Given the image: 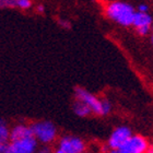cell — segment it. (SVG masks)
<instances>
[{
	"label": "cell",
	"mask_w": 153,
	"mask_h": 153,
	"mask_svg": "<svg viewBox=\"0 0 153 153\" xmlns=\"http://www.w3.org/2000/svg\"><path fill=\"white\" fill-rule=\"evenodd\" d=\"M136 9L126 1H111L105 8L107 18L121 26H131Z\"/></svg>",
	"instance_id": "cell-1"
},
{
	"label": "cell",
	"mask_w": 153,
	"mask_h": 153,
	"mask_svg": "<svg viewBox=\"0 0 153 153\" xmlns=\"http://www.w3.org/2000/svg\"><path fill=\"white\" fill-rule=\"evenodd\" d=\"M33 137L42 143H51L57 137V129L51 121H38L31 126Z\"/></svg>",
	"instance_id": "cell-2"
},
{
	"label": "cell",
	"mask_w": 153,
	"mask_h": 153,
	"mask_svg": "<svg viewBox=\"0 0 153 153\" xmlns=\"http://www.w3.org/2000/svg\"><path fill=\"white\" fill-rule=\"evenodd\" d=\"M150 147L147 138L140 134H131L129 139L117 150V153H147Z\"/></svg>",
	"instance_id": "cell-3"
},
{
	"label": "cell",
	"mask_w": 153,
	"mask_h": 153,
	"mask_svg": "<svg viewBox=\"0 0 153 153\" xmlns=\"http://www.w3.org/2000/svg\"><path fill=\"white\" fill-rule=\"evenodd\" d=\"M37 141L34 137L24 138L20 140L9 141L3 153H35Z\"/></svg>",
	"instance_id": "cell-4"
},
{
	"label": "cell",
	"mask_w": 153,
	"mask_h": 153,
	"mask_svg": "<svg viewBox=\"0 0 153 153\" xmlns=\"http://www.w3.org/2000/svg\"><path fill=\"white\" fill-rule=\"evenodd\" d=\"M74 96H76V100L81 101L89 106L93 114L102 115V100H99L92 93H90L83 88H76Z\"/></svg>",
	"instance_id": "cell-5"
},
{
	"label": "cell",
	"mask_w": 153,
	"mask_h": 153,
	"mask_svg": "<svg viewBox=\"0 0 153 153\" xmlns=\"http://www.w3.org/2000/svg\"><path fill=\"white\" fill-rule=\"evenodd\" d=\"M137 33L141 36L148 35L151 31V25H152V16L148 12H139L136 11L132 20V24Z\"/></svg>",
	"instance_id": "cell-6"
},
{
	"label": "cell",
	"mask_w": 153,
	"mask_h": 153,
	"mask_svg": "<svg viewBox=\"0 0 153 153\" xmlns=\"http://www.w3.org/2000/svg\"><path fill=\"white\" fill-rule=\"evenodd\" d=\"M131 134L132 132L128 127L121 126V127L116 128L108 138V148L111 150L117 151L129 139Z\"/></svg>",
	"instance_id": "cell-7"
},
{
	"label": "cell",
	"mask_w": 153,
	"mask_h": 153,
	"mask_svg": "<svg viewBox=\"0 0 153 153\" xmlns=\"http://www.w3.org/2000/svg\"><path fill=\"white\" fill-rule=\"evenodd\" d=\"M58 148L65 153H83L85 151V143L78 137H64L59 141Z\"/></svg>",
	"instance_id": "cell-8"
},
{
	"label": "cell",
	"mask_w": 153,
	"mask_h": 153,
	"mask_svg": "<svg viewBox=\"0 0 153 153\" xmlns=\"http://www.w3.org/2000/svg\"><path fill=\"white\" fill-rule=\"evenodd\" d=\"M29 137H33L31 126L20 124L14 126L10 130V134H9L10 141L20 140V139H24V138H29Z\"/></svg>",
	"instance_id": "cell-9"
},
{
	"label": "cell",
	"mask_w": 153,
	"mask_h": 153,
	"mask_svg": "<svg viewBox=\"0 0 153 153\" xmlns=\"http://www.w3.org/2000/svg\"><path fill=\"white\" fill-rule=\"evenodd\" d=\"M72 107H74V112L80 117H86L90 114H92V111L89 106L84 104L83 102H81V101H78V100H76Z\"/></svg>",
	"instance_id": "cell-10"
},
{
	"label": "cell",
	"mask_w": 153,
	"mask_h": 153,
	"mask_svg": "<svg viewBox=\"0 0 153 153\" xmlns=\"http://www.w3.org/2000/svg\"><path fill=\"white\" fill-rule=\"evenodd\" d=\"M10 129L3 121H0V144H7L10 141L9 139Z\"/></svg>",
	"instance_id": "cell-11"
},
{
	"label": "cell",
	"mask_w": 153,
	"mask_h": 153,
	"mask_svg": "<svg viewBox=\"0 0 153 153\" xmlns=\"http://www.w3.org/2000/svg\"><path fill=\"white\" fill-rule=\"evenodd\" d=\"M32 4H33L32 0H19L18 4H16V8L22 10H29L32 7Z\"/></svg>",
	"instance_id": "cell-12"
},
{
	"label": "cell",
	"mask_w": 153,
	"mask_h": 153,
	"mask_svg": "<svg viewBox=\"0 0 153 153\" xmlns=\"http://www.w3.org/2000/svg\"><path fill=\"white\" fill-rule=\"evenodd\" d=\"M112 105L107 100H102V115H107L111 113Z\"/></svg>",
	"instance_id": "cell-13"
},
{
	"label": "cell",
	"mask_w": 153,
	"mask_h": 153,
	"mask_svg": "<svg viewBox=\"0 0 153 153\" xmlns=\"http://www.w3.org/2000/svg\"><path fill=\"white\" fill-rule=\"evenodd\" d=\"M19 0H3V8H16Z\"/></svg>",
	"instance_id": "cell-14"
},
{
	"label": "cell",
	"mask_w": 153,
	"mask_h": 153,
	"mask_svg": "<svg viewBox=\"0 0 153 153\" xmlns=\"http://www.w3.org/2000/svg\"><path fill=\"white\" fill-rule=\"evenodd\" d=\"M58 23H59V25L61 26V27H64V29H71V24L69 21H67V20H58Z\"/></svg>",
	"instance_id": "cell-15"
},
{
	"label": "cell",
	"mask_w": 153,
	"mask_h": 153,
	"mask_svg": "<svg viewBox=\"0 0 153 153\" xmlns=\"http://www.w3.org/2000/svg\"><path fill=\"white\" fill-rule=\"evenodd\" d=\"M136 11H139V12H148L149 11V6L146 4V3H141L138 6V9Z\"/></svg>",
	"instance_id": "cell-16"
},
{
	"label": "cell",
	"mask_w": 153,
	"mask_h": 153,
	"mask_svg": "<svg viewBox=\"0 0 153 153\" xmlns=\"http://www.w3.org/2000/svg\"><path fill=\"white\" fill-rule=\"evenodd\" d=\"M37 152L38 153H51V148H49V147H47V146H44V147L39 148Z\"/></svg>",
	"instance_id": "cell-17"
},
{
	"label": "cell",
	"mask_w": 153,
	"mask_h": 153,
	"mask_svg": "<svg viewBox=\"0 0 153 153\" xmlns=\"http://www.w3.org/2000/svg\"><path fill=\"white\" fill-rule=\"evenodd\" d=\"M36 11H37L38 13H43L45 11V7L44 4H38L37 7H36Z\"/></svg>",
	"instance_id": "cell-18"
},
{
	"label": "cell",
	"mask_w": 153,
	"mask_h": 153,
	"mask_svg": "<svg viewBox=\"0 0 153 153\" xmlns=\"http://www.w3.org/2000/svg\"><path fill=\"white\" fill-rule=\"evenodd\" d=\"M55 153H65V152H64V151H62V150H60V149H59V148H58L57 150L55 151Z\"/></svg>",
	"instance_id": "cell-19"
},
{
	"label": "cell",
	"mask_w": 153,
	"mask_h": 153,
	"mask_svg": "<svg viewBox=\"0 0 153 153\" xmlns=\"http://www.w3.org/2000/svg\"><path fill=\"white\" fill-rule=\"evenodd\" d=\"M0 9H3V0H0Z\"/></svg>",
	"instance_id": "cell-20"
},
{
	"label": "cell",
	"mask_w": 153,
	"mask_h": 153,
	"mask_svg": "<svg viewBox=\"0 0 153 153\" xmlns=\"http://www.w3.org/2000/svg\"><path fill=\"white\" fill-rule=\"evenodd\" d=\"M107 153H117V151H115V150H112V151H109V152Z\"/></svg>",
	"instance_id": "cell-21"
},
{
	"label": "cell",
	"mask_w": 153,
	"mask_h": 153,
	"mask_svg": "<svg viewBox=\"0 0 153 153\" xmlns=\"http://www.w3.org/2000/svg\"><path fill=\"white\" fill-rule=\"evenodd\" d=\"M83 153H85V152H83Z\"/></svg>",
	"instance_id": "cell-22"
}]
</instances>
